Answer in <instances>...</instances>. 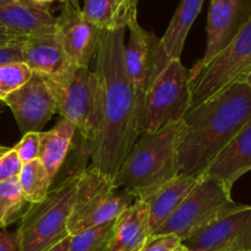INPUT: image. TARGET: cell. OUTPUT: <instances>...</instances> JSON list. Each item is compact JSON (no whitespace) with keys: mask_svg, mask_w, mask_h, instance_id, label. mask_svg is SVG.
<instances>
[{"mask_svg":"<svg viewBox=\"0 0 251 251\" xmlns=\"http://www.w3.org/2000/svg\"><path fill=\"white\" fill-rule=\"evenodd\" d=\"M0 25L27 38L55 33L56 17L48 7L25 6L15 2L0 6Z\"/></svg>","mask_w":251,"mask_h":251,"instance_id":"d6986e66","label":"cell"},{"mask_svg":"<svg viewBox=\"0 0 251 251\" xmlns=\"http://www.w3.org/2000/svg\"><path fill=\"white\" fill-rule=\"evenodd\" d=\"M173 251H189L188 249H186V248L185 247H184V245L183 244H180V245H179V247H176V249H174Z\"/></svg>","mask_w":251,"mask_h":251,"instance_id":"74e56055","label":"cell"},{"mask_svg":"<svg viewBox=\"0 0 251 251\" xmlns=\"http://www.w3.org/2000/svg\"><path fill=\"white\" fill-rule=\"evenodd\" d=\"M202 176L178 174L159 186L149 199L145 200L149 203L151 235L176 212L189 194L196 188Z\"/></svg>","mask_w":251,"mask_h":251,"instance_id":"e0dca14e","label":"cell"},{"mask_svg":"<svg viewBox=\"0 0 251 251\" xmlns=\"http://www.w3.org/2000/svg\"><path fill=\"white\" fill-rule=\"evenodd\" d=\"M4 103H2V102H0V113H1L2 112V110H4Z\"/></svg>","mask_w":251,"mask_h":251,"instance_id":"ab89813d","label":"cell"},{"mask_svg":"<svg viewBox=\"0 0 251 251\" xmlns=\"http://www.w3.org/2000/svg\"><path fill=\"white\" fill-rule=\"evenodd\" d=\"M251 172V119L215 158L203 174L217 179L229 191Z\"/></svg>","mask_w":251,"mask_h":251,"instance_id":"5bb4252c","label":"cell"},{"mask_svg":"<svg viewBox=\"0 0 251 251\" xmlns=\"http://www.w3.org/2000/svg\"><path fill=\"white\" fill-rule=\"evenodd\" d=\"M150 237L149 203L136 199L114 221L113 237L108 251H139Z\"/></svg>","mask_w":251,"mask_h":251,"instance_id":"2e32d148","label":"cell"},{"mask_svg":"<svg viewBox=\"0 0 251 251\" xmlns=\"http://www.w3.org/2000/svg\"><path fill=\"white\" fill-rule=\"evenodd\" d=\"M26 39L25 37L19 36V34L14 33L10 29L5 28L2 25H0V44H6V43H12V42H19Z\"/></svg>","mask_w":251,"mask_h":251,"instance_id":"1f68e13d","label":"cell"},{"mask_svg":"<svg viewBox=\"0 0 251 251\" xmlns=\"http://www.w3.org/2000/svg\"><path fill=\"white\" fill-rule=\"evenodd\" d=\"M39 132H26L22 139L14 146L22 164L38 159L39 156Z\"/></svg>","mask_w":251,"mask_h":251,"instance_id":"83f0119b","label":"cell"},{"mask_svg":"<svg viewBox=\"0 0 251 251\" xmlns=\"http://www.w3.org/2000/svg\"><path fill=\"white\" fill-rule=\"evenodd\" d=\"M36 5L42 7H48L51 2L54 1H60L61 4H65V2H74V4H78V0H32Z\"/></svg>","mask_w":251,"mask_h":251,"instance_id":"d6a6232c","label":"cell"},{"mask_svg":"<svg viewBox=\"0 0 251 251\" xmlns=\"http://www.w3.org/2000/svg\"><path fill=\"white\" fill-rule=\"evenodd\" d=\"M125 29L104 31L96 54L98 126L88 144L91 168L114 178L140 136L139 98L124 65Z\"/></svg>","mask_w":251,"mask_h":251,"instance_id":"6da1fadb","label":"cell"},{"mask_svg":"<svg viewBox=\"0 0 251 251\" xmlns=\"http://www.w3.org/2000/svg\"><path fill=\"white\" fill-rule=\"evenodd\" d=\"M81 171L71 174L50 189L38 203H29L20 220L17 251H48L68 238V223L73 211Z\"/></svg>","mask_w":251,"mask_h":251,"instance_id":"277c9868","label":"cell"},{"mask_svg":"<svg viewBox=\"0 0 251 251\" xmlns=\"http://www.w3.org/2000/svg\"><path fill=\"white\" fill-rule=\"evenodd\" d=\"M135 200V196L129 191L115 188L112 179L104 174L91 167L81 169L68 223L69 234L113 222Z\"/></svg>","mask_w":251,"mask_h":251,"instance_id":"ba28073f","label":"cell"},{"mask_svg":"<svg viewBox=\"0 0 251 251\" xmlns=\"http://www.w3.org/2000/svg\"><path fill=\"white\" fill-rule=\"evenodd\" d=\"M191 105L190 74L181 60H169L139 103L140 135L183 120Z\"/></svg>","mask_w":251,"mask_h":251,"instance_id":"8992f818","label":"cell"},{"mask_svg":"<svg viewBox=\"0 0 251 251\" xmlns=\"http://www.w3.org/2000/svg\"><path fill=\"white\" fill-rule=\"evenodd\" d=\"M126 28L130 37L124 48V65L140 103L169 59L162 49L158 37L145 29L137 21V16L130 20Z\"/></svg>","mask_w":251,"mask_h":251,"instance_id":"30bf717a","label":"cell"},{"mask_svg":"<svg viewBox=\"0 0 251 251\" xmlns=\"http://www.w3.org/2000/svg\"><path fill=\"white\" fill-rule=\"evenodd\" d=\"M251 119V88L245 82L229 86L191 108L179 149L180 173L202 176L216 157Z\"/></svg>","mask_w":251,"mask_h":251,"instance_id":"7a4b0ae2","label":"cell"},{"mask_svg":"<svg viewBox=\"0 0 251 251\" xmlns=\"http://www.w3.org/2000/svg\"><path fill=\"white\" fill-rule=\"evenodd\" d=\"M25 41V39H24ZM24 41L0 44V65L22 61V44Z\"/></svg>","mask_w":251,"mask_h":251,"instance_id":"f546056e","label":"cell"},{"mask_svg":"<svg viewBox=\"0 0 251 251\" xmlns=\"http://www.w3.org/2000/svg\"><path fill=\"white\" fill-rule=\"evenodd\" d=\"M251 73V12L225 49L190 74L191 108L215 97L229 86L244 82Z\"/></svg>","mask_w":251,"mask_h":251,"instance_id":"5b68a950","label":"cell"},{"mask_svg":"<svg viewBox=\"0 0 251 251\" xmlns=\"http://www.w3.org/2000/svg\"><path fill=\"white\" fill-rule=\"evenodd\" d=\"M56 103V113L75 125L90 144L98 126L100 87L95 71L70 65L61 73L46 77Z\"/></svg>","mask_w":251,"mask_h":251,"instance_id":"52a82bcc","label":"cell"},{"mask_svg":"<svg viewBox=\"0 0 251 251\" xmlns=\"http://www.w3.org/2000/svg\"><path fill=\"white\" fill-rule=\"evenodd\" d=\"M184 132L185 124L180 120L157 131L141 134L113 178L115 188L146 200L159 186L180 174L179 149Z\"/></svg>","mask_w":251,"mask_h":251,"instance_id":"3957f363","label":"cell"},{"mask_svg":"<svg viewBox=\"0 0 251 251\" xmlns=\"http://www.w3.org/2000/svg\"><path fill=\"white\" fill-rule=\"evenodd\" d=\"M227 1H234V2H242V0H227Z\"/></svg>","mask_w":251,"mask_h":251,"instance_id":"60d3db41","label":"cell"},{"mask_svg":"<svg viewBox=\"0 0 251 251\" xmlns=\"http://www.w3.org/2000/svg\"><path fill=\"white\" fill-rule=\"evenodd\" d=\"M15 0H0V6H4V5H10L15 4Z\"/></svg>","mask_w":251,"mask_h":251,"instance_id":"8d00e7d4","label":"cell"},{"mask_svg":"<svg viewBox=\"0 0 251 251\" xmlns=\"http://www.w3.org/2000/svg\"><path fill=\"white\" fill-rule=\"evenodd\" d=\"M22 63L37 75L54 76L73 64L64 53L56 33L27 37L22 44Z\"/></svg>","mask_w":251,"mask_h":251,"instance_id":"ac0fdd59","label":"cell"},{"mask_svg":"<svg viewBox=\"0 0 251 251\" xmlns=\"http://www.w3.org/2000/svg\"><path fill=\"white\" fill-rule=\"evenodd\" d=\"M244 82H245V83H247V85H248V86H249V87L251 88V73L249 74V75H248V77H247V78H245V81H244Z\"/></svg>","mask_w":251,"mask_h":251,"instance_id":"f35d334b","label":"cell"},{"mask_svg":"<svg viewBox=\"0 0 251 251\" xmlns=\"http://www.w3.org/2000/svg\"><path fill=\"white\" fill-rule=\"evenodd\" d=\"M181 244L189 251H251V205H238Z\"/></svg>","mask_w":251,"mask_h":251,"instance_id":"8fae6325","label":"cell"},{"mask_svg":"<svg viewBox=\"0 0 251 251\" xmlns=\"http://www.w3.org/2000/svg\"><path fill=\"white\" fill-rule=\"evenodd\" d=\"M22 166L14 147L0 146V181L16 179Z\"/></svg>","mask_w":251,"mask_h":251,"instance_id":"4316f807","label":"cell"},{"mask_svg":"<svg viewBox=\"0 0 251 251\" xmlns=\"http://www.w3.org/2000/svg\"><path fill=\"white\" fill-rule=\"evenodd\" d=\"M242 2L227 1V0H211L207 15V44L203 58L195 64L194 68H200L212 60L227 47L235 34L238 16Z\"/></svg>","mask_w":251,"mask_h":251,"instance_id":"9a60e30c","label":"cell"},{"mask_svg":"<svg viewBox=\"0 0 251 251\" xmlns=\"http://www.w3.org/2000/svg\"><path fill=\"white\" fill-rule=\"evenodd\" d=\"M123 1H124L129 7L137 9V2H139V0H123Z\"/></svg>","mask_w":251,"mask_h":251,"instance_id":"d590c367","label":"cell"},{"mask_svg":"<svg viewBox=\"0 0 251 251\" xmlns=\"http://www.w3.org/2000/svg\"><path fill=\"white\" fill-rule=\"evenodd\" d=\"M19 244H17L16 233H10L4 230L0 233V251H17Z\"/></svg>","mask_w":251,"mask_h":251,"instance_id":"4dcf8cb0","label":"cell"},{"mask_svg":"<svg viewBox=\"0 0 251 251\" xmlns=\"http://www.w3.org/2000/svg\"><path fill=\"white\" fill-rule=\"evenodd\" d=\"M205 0H180L161 41L162 49L169 60H180L185 41L194 22L201 12Z\"/></svg>","mask_w":251,"mask_h":251,"instance_id":"44dd1931","label":"cell"},{"mask_svg":"<svg viewBox=\"0 0 251 251\" xmlns=\"http://www.w3.org/2000/svg\"><path fill=\"white\" fill-rule=\"evenodd\" d=\"M81 12L85 19L100 31L126 28L137 9H132L123 0H85Z\"/></svg>","mask_w":251,"mask_h":251,"instance_id":"7402d4cb","label":"cell"},{"mask_svg":"<svg viewBox=\"0 0 251 251\" xmlns=\"http://www.w3.org/2000/svg\"><path fill=\"white\" fill-rule=\"evenodd\" d=\"M104 31L88 22L78 4L65 2L56 17L55 33L66 58L73 65L90 68Z\"/></svg>","mask_w":251,"mask_h":251,"instance_id":"7c38bea8","label":"cell"},{"mask_svg":"<svg viewBox=\"0 0 251 251\" xmlns=\"http://www.w3.org/2000/svg\"><path fill=\"white\" fill-rule=\"evenodd\" d=\"M113 229L114 221L70 235L69 251H108Z\"/></svg>","mask_w":251,"mask_h":251,"instance_id":"d4e9b609","label":"cell"},{"mask_svg":"<svg viewBox=\"0 0 251 251\" xmlns=\"http://www.w3.org/2000/svg\"><path fill=\"white\" fill-rule=\"evenodd\" d=\"M33 73L25 63H9L0 65V102L25 85Z\"/></svg>","mask_w":251,"mask_h":251,"instance_id":"484cf974","label":"cell"},{"mask_svg":"<svg viewBox=\"0 0 251 251\" xmlns=\"http://www.w3.org/2000/svg\"><path fill=\"white\" fill-rule=\"evenodd\" d=\"M244 251H249V250H244Z\"/></svg>","mask_w":251,"mask_h":251,"instance_id":"b9f144b4","label":"cell"},{"mask_svg":"<svg viewBox=\"0 0 251 251\" xmlns=\"http://www.w3.org/2000/svg\"><path fill=\"white\" fill-rule=\"evenodd\" d=\"M15 1L20 5H25V6H38L32 0H15Z\"/></svg>","mask_w":251,"mask_h":251,"instance_id":"e575fe53","label":"cell"},{"mask_svg":"<svg viewBox=\"0 0 251 251\" xmlns=\"http://www.w3.org/2000/svg\"><path fill=\"white\" fill-rule=\"evenodd\" d=\"M20 189L28 203H38L47 198L50 191L53 179L39 159L22 166L19 176Z\"/></svg>","mask_w":251,"mask_h":251,"instance_id":"603a6c76","label":"cell"},{"mask_svg":"<svg viewBox=\"0 0 251 251\" xmlns=\"http://www.w3.org/2000/svg\"><path fill=\"white\" fill-rule=\"evenodd\" d=\"M76 131L77 130L73 123L61 118L53 129L46 132H39L41 144L38 159L48 171L51 179L55 178L63 167Z\"/></svg>","mask_w":251,"mask_h":251,"instance_id":"ffe728a7","label":"cell"},{"mask_svg":"<svg viewBox=\"0 0 251 251\" xmlns=\"http://www.w3.org/2000/svg\"><path fill=\"white\" fill-rule=\"evenodd\" d=\"M238 205L232 191L217 179L203 174L196 188L152 235L172 234L184 242Z\"/></svg>","mask_w":251,"mask_h":251,"instance_id":"9c48e42d","label":"cell"},{"mask_svg":"<svg viewBox=\"0 0 251 251\" xmlns=\"http://www.w3.org/2000/svg\"><path fill=\"white\" fill-rule=\"evenodd\" d=\"M69 245H70V235L64 240H61L60 243H58L55 247H53L48 251H69Z\"/></svg>","mask_w":251,"mask_h":251,"instance_id":"836d02e7","label":"cell"},{"mask_svg":"<svg viewBox=\"0 0 251 251\" xmlns=\"http://www.w3.org/2000/svg\"><path fill=\"white\" fill-rule=\"evenodd\" d=\"M180 244L181 240L176 235H151L139 251H173Z\"/></svg>","mask_w":251,"mask_h":251,"instance_id":"f1b7e54d","label":"cell"},{"mask_svg":"<svg viewBox=\"0 0 251 251\" xmlns=\"http://www.w3.org/2000/svg\"><path fill=\"white\" fill-rule=\"evenodd\" d=\"M29 203L25 200L19 180L0 181V228L9 227L21 220Z\"/></svg>","mask_w":251,"mask_h":251,"instance_id":"cb8c5ba5","label":"cell"},{"mask_svg":"<svg viewBox=\"0 0 251 251\" xmlns=\"http://www.w3.org/2000/svg\"><path fill=\"white\" fill-rule=\"evenodd\" d=\"M4 104L14 114L20 131L41 132L56 113V103L46 77L33 74L22 87L7 96Z\"/></svg>","mask_w":251,"mask_h":251,"instance_id":"4fadbf2b","label":"cell"}]
</instances>
